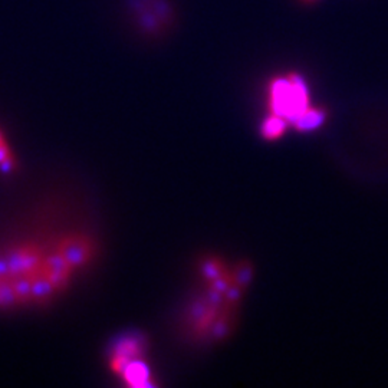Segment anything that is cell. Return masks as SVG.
Here are the masks:
<instances>
[{
    "label": "cell",
    "mask_w": 388,
    "mask_h": 388,
    "mask_svg": "<svg viewBox=\"0 0 388 388\" xmlns=\"http://www.w3.org/2000/svg\"><path fill=\"white\" fill-rule=\"evenodd\" d=\"M23 240L0 252V307L43 305L62 293L95 254L93 236L81 230Z\"/></svg>",
    "instance_id": "6da1fadb"
},
{
    "label": "cell",
    "mask_w": 388,
    "mask_h": 388,
    "mask_svg": "<svg viewBox=\"0 0 388 388\" xmlns=\"http://www.w3.org/2000/svg\"><path fill=\"white\" fill-rule=\"evenodd\" d=\"M271 105L276 115L293 121L308 107L307 86L299 76L278 78L271 86Z\"/></svg>",
    "instance_id": "7a4b0ae2"
},
{
    "label": "cell",
    "mask_w": 388,
    "mask_h": 388,
    "mask_svg": "<svg viewBox=\"0 0 388 388\" xmlns=\"http://www.w3.org/2000/svg\"><path fill=\"white\" fill-rule=\"evenodd\" d=\"M324 121V112L317 108H310L307 107L304 111H302L295 119L293 124L300 131H310V129H314Z\"/></svg>",
    "instance_id": "3957f363"
},
{
    "label": "cell",
    "mask_w": 388,
    "mask_h": 388,
    "mask_svg": "<svg viewBox=\"0 0 388 388\" xmlns=\"http://www.w3.org/2000/svg\"><path fill=\"white\" fill-rule=\"evenodd\" d=\"M285 128H286V119L281 115L274 114L272 117H269L265 121L262 133L266 139L272 140V139H278L279 136H282L285 133Z\"/></svg>",
    "instance_id": "277c9868"
},
{
    "label": "cell",
    "mask_w": 388,
    "mask_h": 388,
    "mask_svg": "<svg viewBox=\"0 0 388 388\" xmlns=\"http://www.w3.org/2000/svg\"><path fill=\"white\" fill-rule=\"evenodd\" d=\"M5 144H8V141H6V139L4 137V133L0 131V147H4Z\"/></svg>",
    "instance_id": "5b68a950"
}]
</instances>
